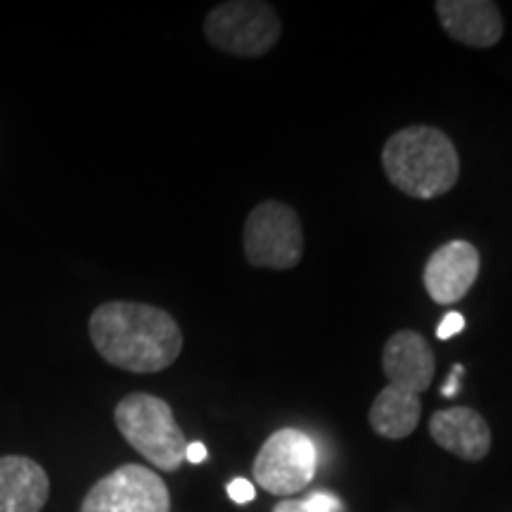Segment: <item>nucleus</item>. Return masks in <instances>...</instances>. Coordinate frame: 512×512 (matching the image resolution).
Segmentation results:
<instances>
[{
    "label": "nucleus",
    "mask_w": 512,
    "mask_h": 512,
    "mask_svg": "<svg viewBox=\"0 0 512 512\" xmlns=\"http://www.w3.org/2000/svg\"><path fill=\"white\" fill-rule=\"evenodd\" d=\"M434 12L453 41L470 48H491L503 38L501 8L491 0H439Z\"/></svg>",
    "instance_id": "10"
},
{
    "label": "nucleus",
    "mask_w": 512,
    "mask_h": 512,
    "mask_svg": "<svg viewBox=\"0 0 512 512\" xmlns=\"http://www.w3.org/2000/svg\"><path fill=\"white\" fill-rule=\"evenodd\" d=\"M382 169L389 183L415 200H437L456 188L460 157L441 128L408 126L382 147Z\"/></svg>",
    "instance_id": "2"
},
{
    "label": "nucleus",
    "mask_w": 512,
    "mask_h": 512,
    "mask_svg": "<svg viewBox=\"0 0 512 512\" xmlns=\"http://www.w3.org/2000/svg\"><path fill=\"white\" fill-rule=\"evenodd\" d=\"M273 512H325L320 510L313 505L309 498H285V501H280L278 505H275Z\"/></svg>",
    "instance_id": "16"
},
{
    "label": "nucleus",
    "mask_w": 512,
    "mask_h": 512,
    "mask_svg": "<svg viewBox=\"0 0 512 512\" xmlns=\"http://www.w3.org/2000/svg\"><path fill=\"white\" fill-rule=\"evenodd\" d=\"M228 496L233 498L235 503L245 505V503H249V501H254L256 489H254V484L249 482V479L238 477V479H233V482L228 484Z\"/></svg>",
    "instance_id": "15"
},
{
    "label": "nucleus",
    "mask_w": 512,
    "mask_h": 512,
    "mask_svg": "<svg viewBox=\"0 0 512 512\" xmlns=\"http://www.w3.org/2000/svg\"><path fill=\"white\" fill-rule=\"evenodd\" d=\"M81 512H171V494L155 470L126 463L91 486Z\"/></svg>",
    "instance_id": "7"
},
{
    "label": "nucleus",
    "mask_w": 512,
    "mask_h": 512,
    "mask_svg": "<svg viewBox=\"0 0 512 512\" xmlns=\"http://www.w3.org/2000/svg\"><path fill=\"white\" fill-rule=\"evenodd\" d=\"M50 498V479L27 456L0 458V512H41Z\"/></svg>",
    "instance_id": "12"
},
{
    "label": "nucleus",
    "mask_w": 512,
    "mask_h": 512,
    "mask_svg": "<svg viewBox=\"0 0 512 512\" xmlns=\"http://www.w3.org/2000/svg\"><path fill=\"white\" fill-rule=\"evenodd\" d=\"M463 330H465V318H463V313L448 311L446 318L439 323L437 337H439V339H451V337L460 335V332H463Z\"/></svg>",
    "instance_id": "14"
},
{
    "label": "nucleus",
    "mask_w": 512,
    "mask_h": 512,
    "mask_svg": "<svg viewBox=\"0 0 512 512\" xmlns=\"http://www.w3.org/2000/svg\"><path fill=\"white\" fill-rule=\"evenodd\" d=\"M309 501L325 512H342V503H339V498L328 494V491H313Z\"/></svg>",
    "instance_id": "17"
},
{
    "label": "nucleus",
    "mask_w": 512,
    "mask_h": 512,
    "mask_svg": "<svg viewBox=\"0 0 512 512\" xmlns=\"http://www.w3.org/2000/svg\"><path fill=\"white\" fill-rule=\"evenodd\" d=\"M88 335L107 363L128 373H162L183 351L181 325L169 311L140 302H105L91 313Z\"/></svg>",
    "instance_id": "1"
},
{
    "label": "nucleus",
    "mask_w": 512,
    "mask_h": 512,
    "mask_svg": "<svg viewBox=\"0 0 512 512\" xmlns=\"http://www.w3.org/2000/svg\"><path fill=\"white\" fill-rule=\"evenodd\" d=\"M249 266L290 271L304 256L302 219L290 204L266 200L249 211L242 233Z\"/></svg>",
    "instance_id": "5"
},
{
    "label": "nucleus",
    "mask_w": 512,
    "mask_h": 512,
    "mask_svg": "<svg viewBox=\"0 0 512 512\" xmlns=\"http://www.w3.org/2000/svg\"><path fill=\"white\" fill-rule=\"evenodd\" d=\"M465 368L463 366H453L451 370V377H448V382L444 384V389H441V394L446 396V399H453L460 392V377H463Z\"/></svg>",
    "instance_id": "18"
},
{
    "label": "nucleus",
    "mask_w": 512,
    "mask_h": 512,
    "mask_svg": "<svg viewBox=\"0 0 512 512\" xmlns=\"http://www.w3.org/2000/svg\"><path fill=\"white\" fill-rule=\"evenodd\" d=\"M283 34V22L273 5L261 0H228L204 19V36L221 53L261 57L271 53Z\"/></svg>",
    "instance_id": "4"
},
{
    "label": "nucleus",
    "mask_w": 512,
    "mask_h": 512,
    "mask_svg": "<svg viewBox=\"0 0 512 512\" xmlns=\"http://www.w3.org/2000/svg\"><path fill=\"white\" fill-rule=\"evenodd\" d=\"M318 451L311 437L294 427H283L264 441L254 458V479L273 496H294L313 482Z\"/></svg>",
    "instance_id": "6"
},
{
    "label": "nucleus",
    "mask_w": 512,
    "mask_h": 512,
    "mask_svg": "<svg viewBox=\"0 0 512 512\" xmlns=\"http://www.w3.org/2000/svg\"><path fill=\"white\" fill-rule=\"evenodd\" d=\"M382 370L392 387L420 396L430 389L434 370H437V358L420 332L399 330L384 344Z\"/></svg>",
    "instance_id": "9"
},
{
    "label": "nucleus",
    "mask_w": 512,
    "mask_h": 512,
    "mask_svg": "<svg viewBox=\"0 0 512 512\" xmlns=\"http://www.w3.org/2000/svg\"><path fill=\"white\" fill-rule=\"evenodd\" d=\"M430 434L444 451L467 463L484 460L491 451V427L475 408L453 406L437 411L430 420Z\"/></svg>",
    "instance_id": "11"
},
{
    "label": "nucleus",
    "mask_w": 512,
    "mask_h": 512,
    "mask_svg": "<svg viewBox=\"0 0 512 512\" xmlns=\"http://www.w3.org/2000/svg\"><path fill=\"white\" fill-rule=\"evenodd\" d=\"M117 430L157 470L176 472L185 463L188 439L164 399L128 394L114 408Z\"/></svg>",
    "instance_id": "3"
},
{
    "label": "nucleus",
    "mask_w": 512,
    "mask_h": 512,
    "mask_svg": "<svg viewBox=\"0 0 512 512\" xmlns=\"http://www.w3.org/2000/svg\"><path fill=\"white\" fill-rule=\"evenodd\" d=\"M185 460H190V463H204L207 460V446L202 444V441H195V444H188V451H185Z\"/></svg>",
    "instance_id": "19"
},
{
    "label": "nucleus",
    "mask_w": 512,
    "mask_h": 512,
    "mask_svg": "<svg viewBox=\"0 0 512 512\" xmlns=\"http://www.w3.org/2000/svg\"><path fill=\"white\" fill-rule=\"evenodd\" d=\"M479 268H482V259H479L477 247L467 240H451L427 259L422 283L432 302L451 306L472 290Z\"/></svg>",
    "instance_id": "8"
},
{
    "label": "nucleus",
    "mask_w": 512,
    "mask_h": 512,
    "mask_svg": "<svg viewBox=\"0 0 512 512\" xmlns=\"http://www.w3.org/2000/svg\"><path fill=\"white\" fill-rule=\"evenodd\" d=\"M422 415L420 396L411 392H403L392 384L382 389L375 396L373 406H370L368 420L375 434L384 439H406L418 430Z\"/></svg>",
    "instance_id": "13"
}]
</instances>
